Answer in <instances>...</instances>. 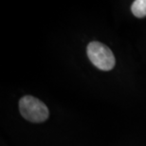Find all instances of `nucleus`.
<instances>
[{
  "mask_svg": "<svg viewBox=\"0 0 146 146\" xmlns=\"http://www.w3.org/2000/svg\"><path fill=\"white\" fill-rule=\"evenodd\" d=\"M19 110L23 118L35 123L46 121L49 116L46 104L37 98L29 95L24 96L19 101Z\"/></svg>",
  "mask_w": 146,
  "mask_h": 146,
  "instance_id": "2",
  "label": "nucleus"
},
{
  "mask_svg": "<svg viewBox=\"0 0 146 146\" xmlns=\"http://www.w3.org/2000/svg\"><path fill=\"white\" fill-rule=\"evenodd\" d=\"M86 53L90 62L101 70L109 71L115 66L116 60L113 52L100 42H90L86 48Z\"/></svg>",
  "mask_w": 146,
  "mask_h": 146,
  "instance_id": "1",
  "label": "nucleus"
},
{
  "mask_svg": "<svg viewBox=\"0 0 146 146\" xmlns=\"http://www.w3.org/2000/svg\"><path fill=\"white\" fill-rule=\"evenodd\" d=\"M131 11L138 18L146 17V0H136L131 6Z\"/></svg>",
  "mask_w": 146,
  "mask_h": 146,
  "instance_id": "3",
  "label": "nucleus"
}]
</instances>
